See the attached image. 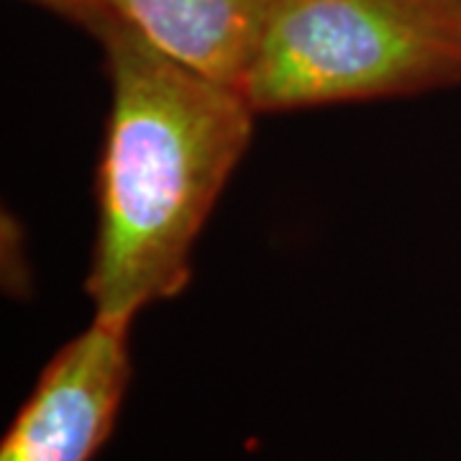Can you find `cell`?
<instances>
[{"label":"cell","mask_w":461,"mask_h":461,"mask_svg":"<svg viewBox=\"0 0 461 461\" xmlns=\"http://www.w3.org/2000/svg\"><path fill=\"white\" fill-rule=\"evenodd\" d=\"M111 87L85 293L93 315L133 323L180 295L193 251L254 136V108L167 59L129 26L100 39Z\"/></svg>","instance_id":"6da1fadb"},{"label":"cell","mask_w":461,"mask_h":461,"mask_svg":"<svg viewBox=\"0 0 461 461\" xmlns=\"http://www.w3.org/2000/svg\"><path fill=\"white\" fill-rule=\"evenodd\" d=\"M461 85V0H272L241 95L254 113Z\"/></svg>","instance_id":"7a4b0ae2"},{"label":"cell","mask_w":461,"mask_h":461,"mask_svg":"<svg viewBox=\"0 0 461 461\" xmlns=\"http://www.w3.org/2000/svg\"><path fill=\"white\" fill-rule=\"evenodd\" d=\"M129 321L98 318L54 351L0 441V461H93L133 377Z\"/></svg>","instance_id":"3957f363"},{"label":"cell","mask_w":461,"mask_h":461,"mask_svg":"<svg viewBox=\"0 0 461 461\" xmlns=\"http://www.w3.org/2000/svg\"><path fill=\"white\" fill-rule=\"evenodd\" d=\"M167 59L241 93L272 0H103Z\"/></svg>","instance_id":"277c9868"},{"label":"cell","mask_w":461,"mask_h":461,"mask_svg":"<svg viewBox=\"0 0 461 461\" xmlns=\"http://www.w3.org/2000/svg\"><path fill=\"white\" fill-rule=\"evenodd\" d=\"M23 3H32L36 8H44L47 14L65 18L67 23L83 29L98 41L118 23L103 0H23Z\"/></svg>","instance_id":"5b68a950"}]
</instances>
